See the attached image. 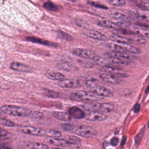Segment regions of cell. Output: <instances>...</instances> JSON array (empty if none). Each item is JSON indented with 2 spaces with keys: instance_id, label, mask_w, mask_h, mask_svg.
I'll return each mask as SVG.
<instances>
[{
  "instance_id": "obj_1",
  "label": "cell",
  "mask_w": 149,
  "mask_h": 149,
  "mask_svg": "<svg viewBox=\"0 0 149 149\" xmlns=\"http://www.w3.org/2000/svg\"><path fill=\"white\" fill-rule=\"evenodd\" d=\"M86 111H96L103 113H110L113 109L114 106L111 103H99L95 101L88 102L81 105Z\"/></svg>"
},
{
  "instance_id": "obj_2",
  "label": "cell",
  "mask_w": 149,
  "mask_h": 149,
  "mask_svg": "<svg viewBox=\"0 0 149 149\" xmlns=\"http://www.w3.org/2000/svg\"><path fill=\"white\" fill-rule=\"evenodd\" d=\"M70 98L73 101H83L85 102L98 101L100 100L98 96L93 94L91 92L83 90H76L71 93Z\"/></svg>"
},
{
  "instance_id": "obj_3",
  "label": "cell",
  "mask_w": 149,
  "mask_h": 149,
  "mask_svg": "<svg viewBox=\"0 0 149 149\" xmlns=\"http://www.w3.org/2000/svg\"><path fill=\"white\" fill-rule=\"evenodd\" d=\"M1 109L5 113L15 116H31L32 112L28 109L12 105H3Z\"/></svg>"
},
{
  "instance_id": "obj_4",
  "label": "cell",
  "mask_w": 149,
  "mask_h": 149,
  "mask_svg": "<svg viewBox=\"0 0 149 149\" xmlns=\"http://www.w3.org/2000/svg\"><path fill=\"white\" fill-rule=\"evenodd\" d=\"M73 132L76 135L86 138L93 137L97 134V132L95 129L90 126L83 123L77 124V125L75 126Z\"/></svg>"
},
{
  "instance_id": "obj_5",
  "label": "cell",
  "mask_w": 149,
  "mask_h": 149,
  "mask_svg": "<svg viewBox=\"0 0 149 149\" xmlns=\"http://www.w3.org/2000/svg\"><path fill=\"white\" fill-rule=\"evenodd\" d=\"M90 91L93 94L101 97H112L113 95V93L111 90L99 85L98 84L93 82L88 86Z\"/></svg>"
},
{
  "instance_id": "obj_6",
  "label": "cell",
  "mask_w": 149,
  "mask_h": 149,
  "mask_svg": "<svg viewBox=\"0 0 149 149\" xmlns=\"http://www.w3.org/2000/svg\"><path fill=\"white\" fill-rule=\"evenodd\" d=\"M100 70L104 73H109L118 78H125L129 76L123 69L113 66H100Z\"/></svg>"
},
{
  "instance_id": "obj_7",
  "label": "cell",
  "mask_w": 149,
  "mask_h": 149,
  "mask_svg": "<svg viewBox=\"0 0 149 149\" xmlns=\"http://www.w3.org/2000/svg\"><path fill=\"white\" fill-rule=\"evenodd\" d=\"M82 80L63 79L58 82V86L63 88H72L80 87L83 85Z\"/></svg>"
},
{
  "instance_id": "obj_8",
  "label": "cell",
  "mask_w": 149,
  "mask_h": 149,
  "mask_svg": "<svg viewBox=\"0 0 149 149\" xmlns=\"http://www.w3.org/2000/svg\"><path fill=\"white\" fill-rule=\"evenodd\" d=\"M84 118L90 121L100 122L103 121L107 119V116L103 112L96 111H86Z\"/></svg>"
},
{
  "instance_id": "obj_9",
  "label": "cell",
  "mask_w": 149,
  "mask_h": 149,
  "mask_svg": "<svg viewBox=\"0 0 149 149\" xmlns=\"http://www.w3.org/2000/svg\"><path fill=\"white\" fill-rule=\"evenodd\" d=\"M72 54L76 56L83 59H92L95 55V53L88 49L77 48L72 50Z\"/></svg>"
},
{
  "instance_id": "obj_10",
  "label": "cell",
  "mask_w": 149,
  "mask_h": 149,
  "mask_svg": "<svg viewBox=\"0 0 149 149\" xmlns=\"http://www.w3.org/2000/svg\"><path fill=\"white\" fill-rule=\"evenodd\" d=\"M107 56H112L117 57L122 59L128 60V61H133L136 59V56L133 55L132 54L128 53V52H118V51H111L110 52H107L105 54Z\"/></svg>"
},
{
  "instance_id": "obj_11",
  "label": "cell",
  "mask_w": 149,
  "mask_h": 149,
  "mask_svg": "<svg viewBox=\"0 0 149 149\" xmlns=\"http://www.w3.org/2000/svg\"><path fill=\"white\" fill-rule=\"evenodd\" d=\"M86 36L91 39L97 41H107L109 40V38L107 36L95 30H90L87 31L86 32Z\"/></svg>"
},
{
  "instance_id": "obj_12",
  "label": "cell",
  "mask_w": 149,
  "mask_h": 149,
  "mask_svg": "<svg viewBox=\"0 0 149 149\" xmlns=\"http://www.w3.org/2000/svg\"><path fill=\"white\" fill-rule=\"evenodd\" d=\"M100 77L104 81L113 85H119L122 83L120 78L116 77L109 73H102L100 74Z\"/></svg>"
},
{
  "instance_id": "obj_13",
  "label": "cell",
  "mask_w": 149,
  "mask_h": 149,
  "mask_svg": "<svg viewBox=\"0 0 149 149\" xmlns=\"http://www.w3.org/2000/svg\"><path fill=\"white\" fill-rule=\"evenodd\" d=\"M22 132L24 133L34 136H45L46 134V130L31 126L23 127L22 128Z\"/></svg>"
},
{
  "instance_id": "obj_14",
  "label": "cell",
  "mask_w": 149,
  "mask_h": 149,
  "mask_svg": "<svg viewBox=\"0 0 149 149\" xmlns=\"http://www.w3.org/2000/svg\"><path fill=\"white\" fill-rule=\"evenodd\" d=\"M57 68L62 70L66 72H72L78 70V68L74 64L68 62V61H62L57 64Z\"/></svg>"
},
{
  "instance_id": "obj_15",
  "label": "cell",
  "mask_w": 149,
  "mask_h": 149,
  "mask_svg": "<svg viewBox=\"0 0 149 149\" xmlns=\"http://www.w3.org/2000/svg\"><path fill=\"white\" fill-rule=\"evenodd\" d=\"M69 114L75 119L84 118L85 112L80 108L77 107H72L68 109Z\"/></svg>"
},
{
  "instance_id": "obj_16",
  "label": "cell",
  "mask_w": 149,
  "mask_h": 149,
  "mask_svg": "<svg viewBox=\"0 0 149 149\" xmlns=\"http://www.w3.org/2000/svg\"><path fill=\"white\" fill-rule=\"evenodd\" d=\"M93 62L100 66H113L112 63L109 61L108 58L107 57H102L98 55H95L94 57L91 59Z\"/></svg>"
},
{
  "instance_id": "obj_17",
  "label": "cell",
  "mask_w": 149,
  "mask_h": 149,
  "mask_svg": "<svg viewBox=\"0 0 149 149\" xmlns=\"http://www.w3.org/2000/svg\"><path fill=\"white\" fill-rule=\"evenodd\" d=\"M10 68L14 70L19 71V72H29L31 71V68L23 63H21L19 62H12L10 63Z\"/></svg>"
},
{
  "instance_id": "obj_18",
  "label": "cell",
  "mask_w": 149,
  "mask_h": 149,
  "mask_svg": "<svg viewBox=\"0 0 149 149\" xmlns=\"http://www.w3.org/2000/svg\"><path fill=\"white\" fill-rule=\"evenodd\" d=\"M49 143L54 146H59V147H70L72 146V144L68 140L65 139L52 138L49 140Z\"/></svg>"
},
{
  "instance_id": "obj_19",
  "label": "cell",
  "mask_w": 149,
  "mask_h": 149,
  "mask_svg": "<svg viewBox=\"0 0 149 149\" xmlns=\"http://www.w3.org/2000/svg\"><path fill=\"white\" fill-rule=\"evenodd\" d=\"M109 61L112 63L113 65H130L132 62L131 61H128V60H125V59H122L117 57L115 56H108L107 57Z\"/></svg>"
},
{
  "instance_id": "obj_20",
  "label": "cell",
  "mask_w": 149,
  "mask_h": 149,
  "mask_svg": "<svg viewBox=\"0 0 149 149\" xmlns=\"http://www.w3.org/2000/svg\"><path fill=\"white\" fill-rule=\"evenodd\" d=\"M109 38L113 42H117L118 44H130L133 41L129 38L124 37L120 36H118L116 34H112L110 36Z\"/></svg>"
},
{
  "instance_id": "obj_21",
  "label": "cell",
  "mask_w": 149,
  "mask_h": 149,
  "mask_svg": "<svg viewBox=\"0 0 149 149\" xmlns=\"http://www.w3.org/2000/svg\"><path fill=\"white\" fill-rule=\"evenodd\" d=\"M98 24L100 26L104 27H107V28H111L115 30H118L119 29H120L119 26L112 22L109 21V20H100L98 22Z\"/></svg>"
},
{
  "instance_id": "obj_22",
  "label": "cell",
  "mask_w": 149,
  "mask_h": 149,
  "mask_svg": "<svg viewBox=\"0 0 149 149\" xmlns=\"http://www.w3.org/2000/svg\"><path fill=\"white\" fill-rule=\"evenodd\" d=\"M27 40L32 42H35V43H38V44H42V45H48V46H55L56 45V44L48 41H45L38 38H36V37H27Z\"/></svg>"
},
{
  "instance_id": "obj_23",
  "label": "cell",
  "mask_w": 149,
  "mask_h": 149,
  "mask_svg": "<svg viewBox=\"0 0 149 149\" xmlns=\"http://www.w3.org/2000/svg\"><path fill=\"white\" fill-rule=\"evenodd\" d=\"M111 16L112 17H113V19L120 21V22H129V17L125 15V14L120 13L119 12H112V13H111Z\"/></svg>"
},
{
  "instance_id": "obj_24",
  "label": "cell",
  "mask_w": 149,
  "mask_h": 149,
  "mask_svg": "<svg viewBox=\"0 0 149 149\" xmlns=\"http://www.w3.org/2000/svg\"><path fill=\"white\" fill-rule=\"evenodd\" d=\"M54 116L58 119L63 121H70L71 120V116L67 113L63 112H55Z\"/></svg>"
},
{
  "instance_id": "obj_25",
  "label": "cell",
  "mask_w": 149,
  "mask_h": 149,
  "mask_svg": "<svg viewBox=\"0 0 149 149\" xmlns=\"http://www.w3.org/2000/svg\"><path fill=\"white\" fill-rule=\"evenodd\" d=\"M46 76L49 79L54 80H58V81L63 80L65 77L63 74L59 72H51L47 73Z\"/></svg>"
},
{
  "instance_id": "obj_26",
  "label": "cell",
  "mask_w": 149,
  "mask_h": 149,
  "mask_svg": "<svg viewBox=\"0 0 149 149\" xmlns=\"http://www.w3.org/2000/svg\"><path fill=\"white\" fill-rule=\"evenodd\" d=\"M132 36V38H130L132 40V41H134L139 44H145L147 43V40L146 39L145 37H143V36H141L136 33H134L133 34L131 35Z\"/></svg>"
},
{
  "instance_id": "obj_27",
  "label": "cell",
  "mask_w": 149,
  "mask_h": 149,
  "mask_svg": "<svg viewBox=\"0 0 149 149\" xmlns=\"http://www.w3.org/2000/svg\"><path fill=\"white\" fill-rule=\"evenodd\" d=\"M133 31L143 37L149 38V30L146 29L142 27H134L133 29Z\"/></svg>"
},
{
  "instance_id": "obj_28",
  "label": "cell",
  "mask_w": 149,
  "mask_h": 149,
  "mask_svg": "<svg viewBox=\"0 0 149 149\" xmlns=\"http://www.w3.org/2000/svg\"><path fill=\"white\" fill-rule=\"evenodd\" d=\"M77 63L83 68L86 69H91L94 67V64L93 62L85 59H78Z\"/></svg>"
},
{
  "instance_id": "obj_29",
  "label": "cell",
  "mask_w": 149,
  "mask_h": 149,
  "mask_svg": "<svg viewBox=\"0 0 149 149\" xmlns=\"http://www.w3.org/2000/svg\"><path fill=\"white\" fill-rule=\"evenodd\" d=\"M57 34H58V37L62 40H65L67 41H70L73 40V38L71 36H70L69 34H68L62 31L59 30L58 31Z\"/></svg>"
},
{
  "instance_id": "obj_30",
  "label": "cell",
  "mask_w": 149,
  "mask_h": 149,
  "mask_svg": "<svg viewBox=\"0 0 149 149\" xmlns=\"http://www.w3.org/2000/svg\"><path fill=\"white\" fill-rule=\"evenodd\" d=\"M68 140L72 144V145H80L81 143V140L76 136L71 135L68 136Z\"/></svg>"
},
{
  "instance_id": "obj_31",
  "label": "cell",
  "mask_w": 149,
  "mask_h": 149,
  "mask_svg": "<svg viewBox=\"0 0 149 149\" xmlns=\"http://www.w3.org/2000/svg\"><path fill=\"white\" fill-rule=\"evenodd\" d=\"M61 128L66 132H73L74 129L75 125L69 123H63L61 125Z\"/></svg>"
},
{
  "instance_id": "obj_32",
  "label": "cell",
  "mask_w": 149,
  "mask_h": 149,
  "mask_svg": "<svg viewBox=\"0 0 149 149\" xmlns=\"http://www.w3.org/2000/svg\"><path fill=\"white\" fill-rule=\"evenodd\" d=\"M45 136L51 137H59L61 136V133L55 130H48L46 131Z\"/></svg>"
},
{
  "instance_id": "obj_33",
  "label": "cell",
  "mask_w": 149,
  "mask_h": 149,
  "mask_svg": "<svg viewBox=\"0 0 149 149\" xmlns=\"http://www.w3.org/2000/svg\"><path fill=\"white\" fill-rule=\"evenodd\" d=\"M44 7L46 9L51 11H56L58 10L57 6H56L55 4L52 3V2H45L44 4Z\"/></svg>"
},
{
  "instance_id": "obj_34",
  "label": "cell",
  "mask_w": 149,
  "mask_h": 149,
  "mask_svg": "<svg viewBox=\"0 0 149 149\" xmlns=\"http://www.w3.org/2000/svg\"><path fill=\"white\" fill-rule=\"evenodd\" d=\"M0 125L6 127H13L15 126V123L5 118H0Z\"/></svg>"
},
{
  "instance_id": "obj_35",
  "label": "cell",
  "mask_w": 149,
  "mask_h": 149,
  "mask_svg": "<svg viewBox=\"0 0 149 149\" xmlns=\"http://www.w3.org/2000/svg\"><path fill=\"white\" fill-rule=\"evenodd\" d=\"M109 3L113 6H123L126 5V1L125 0H107Z\"/></svg>"
},
{
  "instance_id": "obj_36",
  "label": "cell",
  "mask_w": 149,
  "mask_h": 149,
  "mask_svg": "<svg viewBox=\"0 0 149 149\" xmlns=\"http://www.w3.org/2000/svg\"><path fill=\"white\" fill-rule=\"evenodd\" d=\"M44 90L45 91L47 96H48V97L56 98L59 97V94L58 92H56L55 91L51 90H48V89H44Z\"/></svg>"
},
{
  "instance_id": "obj_37",
  "label": "cell",
  "mask_w": 149,
  "mask_h": 149,
  "mask_svg": "<svg viewBox=\"0 0 149 149\" xmlns=\"http://www.w3.org/2000/svg\"><path fill=\"white\" fill-rule=\"evenodd\" d=\"M30 147L34 148H41V149H45V148H48L49 147L45 144L39 143H31L29 145Z\"/></svg>"
},
{
  "instance_id": "obj_38",
  "label": "cell",
  "mask_w": 149,
  "mask_h": 149,
  "mask_svg": "<svg viewBox=\"0 0 149 149\" xmlns=\"http://www.w3.org/2000/svg\"><path fill=\"white\" fill-rule=\"evenodd\" d=\"M88 4H89L90 5L92 6H94L95 8H100V9H108V8L104 5L103 4H101V3H98V2H93V1H88L87 2Z\"/></svg>"
},
{
  "instance_id": "obj_39",
  "label": "cell",
  "mask_w": 149,
  "mask_h": 149,
  "mask_svg": "<svg viewBox=\"0 0 149 149\" xmlns=\"http://www.w3.org/2000/svg\"><path fill=\"white\" fill-rule=\"evenodd\" d=\"M132 15L136 19H137L139 20H141V19L143 20V19H145L147 18V16L145 15L140 13L137 12H134V11L132 12Z\"/></svg>"
},
{
  "instance_id": "obj_40",
  "label": "cell",
  "mask_w": 149,
  "mask_h": 149,
  "mask_svg": "<svg viewBox=\"0 0 149 149\" xmlns=\"http://www.w3.org/2000/svg\"><path fill=\"white\" fill-rule=\"evenodd\" d=\"M44 115L42 113L39 112V111H33L31 112V117L34 118H38V119H41L43 118Z\"/></svg>"
},
{
  "instance_id": "obj_41",
  "label": "cell",
  "mask_w": 149,
  "mask_h": 149,
  "mask_svg": "<svg viewBox=\"0 0 149 149\" xmlns=\"http://www.w3.org/2000/svg\"><path fill=\"white\" fill-rule=\"evenodd\" d=\"M139 6L143 9L148 10L149 11V2H141L139 4Z\"/></svg>"
},
{
  "instance_id": "obj_42",
  "label": "cell",
  "mask_w": 149,
  "mask_h": 149,
  "mask_svg": "<svg viewBox=\"0 0 149 149\" xmlns=\"http://www.w3.org/2000/svg\"><path fill=\"white\" fill-rule=\"evenodd\" d=\"M142 137H143V133H142V132L139 133L136 136V137H135V146H137L139 145V144H140V143L141 141Z\"/></svg>"
},
{
  "instance_id": "obj_43",
  "label": "cell",
  "mask_w": 149,
  "mask_h": 149,
  "mask_svg": "<svg viewBox=\"0 0 149 149\" xmlns=\"http://www.w3.org/2000/svg\"><path fill=\"white\" fill-rule=\"evenodd\" d=\"M119 142V139L117 137H113L111 139L110 143L113 146H116Z\"/></svg>"
},
{
  "instance_id": "obj_44",
  "label": "cell",
  "mask_w": 149,
  "mask_h": 149,
  "mask_svg": "<svg viewBox=\"0 0 149 149\" xmlns=\"http://www.w3.org/2000/svg\"><path fill=\"white\" fill-rule=\"evenodd\" d=\"M8 134V132L2 129H1L0 128V138H2V137H4L5 136H6V135Z\"/></svg>"
},
{
  "instance_id": "obj_45",
  "label": "cell",
  "mask_w": 149,
  "mask_h": 149,
  "mask_svg": "<svg viewBox=\"0 0 149 149\" xmlns=\"http://www.w3.org/2000/svg\"><path fill=\"white\" fill-rule=\"evenodd\" d=\"M140 109V105L139 104H136L134 108H133V111L134 113H138Z\"/></svg>"
},
{
  "instance_id": "obj_46",
  "label": "cell",
  "mask_w": 149,
  "mask_h": 149,
  "mask_svg": "<svg viewBox=\"0 0 149 149\" xmlns=\"http://www.w3.org/2000/svg\"><path fill=\"white\" fill-rule=\"evenodd\" d=\"M145 93H146V94H148V93H149V85L147 87V88H146V91H145Z\"/></svg>"
},
{
  "instance_id": "obj_47",
  "label": "cell",
  "mask_w": 149,
  "mask_h": 149,
  "mask_svg": "<svg viewBox=\"0 0 149 149\" xmlns=\"http://www.w3.org/2000/svg\"><path fill=\"white\" fill-rule=\"evenodd\" d=\"M0 148H9V147H7V146H3V145L0 144Z\"/></svg>"
},
{
  "instance_id": "obj_48",
  "label": "cell",
  "mask_w": 149,
  "mask_h": 149,
  "mask_svg": "<svg viewBox=\"0 0 149 149\" xmlns=\"http://www.w3.org/2000/svg\"><path fill=\"white\" fill-rule=\"evenodd\" d=\"M66 1H69V2H75L77 0H66Z\"/></svg>"
},
{
  "instance_id": "obj_49",
  "label": "cell",
  "mask_w": 149,
  "mask_h": 149,
  "mask_svg": "<svg viewBox=\"0 0 149 149\" xmlns=\"http://www.w3.org/2000/svg\"><path fill=\"white\" fill-rule=\"evenodd\" d=\"M141 2H149V0H141Z\"/></svg>"
},
{
  "instance_id": "obj_50",
  "label": "cell",
  "mask_w": 149,
  "mask_h": 149,
  "mask_svg": "<svg viewBox=\"0 0 149 149\" xmlns=\"http://www.w3.org/2000/svg\"><path fill=\"white\" fill-rule=\"evenodd\" d=\"M147 127L149 128V120H148V122L147 123Z\"/></svg>"
},
{
  "instance_id": "obj_51",
  "label": "cell",
  "mask_w": 149,
  "mask_h": 149,
  "mask_svg": "<svg viewBox=\"0 0 149 149\" xmlns=\"http://www.w3.org/2000/svg\"><path fill=\"white\" fill-rule=\"evenodd\" d=\"M147 30H149V27L147 28Z\"/></svg>"
},
{
  "instance_id": "obj_52",
  "label": "cell",
  "mask_w": 149,
  "mask_h": 149,
  "mask_svg": "<svg viewBox=\"0 0 149 149\" xmlns=\"http://www.w3.org/2000/svg\"><path fill=\"white\" fill-rule=\"evenodd\" d=\"M148 17H149V14H148Z\"/></svg>"
}]
</instances>
